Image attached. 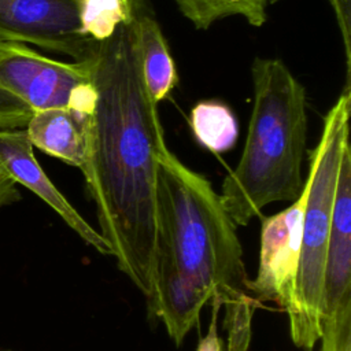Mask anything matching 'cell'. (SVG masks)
<instances>
[{
	"instance_id": "cell-1",
	"label": "cell",
	"mask_w": 351,
	"mask_h": 351,
	"mask_svg": "<svg viewBox=\"0 0 351 351\" xmlns=\"http://www.w3.org/2000/svg\"><path fill=\"white\" fill-rule=\"evenodd\" d=\"M95 103L88 115L82 173L96 206L100 234L118 267L156 317V174L167 147L158 104L143 77L134 23L128 16L92 55Z\"/></svg>"
},
{
	"instance_id": "cell-2",
	"label": "cell",
	"mask_w": 351,
	"mask_h": 351,
	"mask_svg": "<svg viewBox=\"0 0 351 351\" xmlns=\"http://www.w3.org/2000/svg\"><path fill=\"white\" fill-rule=\"evenodd\" d=\"M156 318L180 346L217 299L225 308L226 351H247L252 317L262 306L248 288L243 248L221 195L167 147L156 174Z\"/></svg>"
},
{
	"instance_id": "cell-3",
	"label": "cell",
	"mask_w": 351,
	"mask_h": 351,
	"mask_svg": "<svg viewBox=\"0 0 351 351\" xmlns=\"http://www.w3.org/2000/svg\"><path fill=\"white\" fill-rule=\"evenodd\" d=\"M254 104L240 160L222 184L221 200L236 225L273 202H293L304 181L307 138L306 90L281 59L255 58Z\"/></svg>"
},
{
	"instance_id": "cell-4",
	"label": "cell",
	"mask_w": 351,
	"mask_h": 351,
	"mask_svg": "<svg viewBox=\"0 0 351 351\" xmlns=\"http://www.w3.org/2000/svg\"><path fill=\"white\" fill-rule=\"evenodd\" d=\"M351 90L346 85L324 118L318 144L310 152L308 196L303 218L302 243L293 300L287 311L293 344L313 351L321 337L322 289L332 230L337 177L350 147Z\"/></svg>"
},
{
	"instance_id": "cell-5",
	"label": "cell",
	"mask_w": 351,
	"mask_h": 351,
	"mask_svg": "<svg viewBox=\"0 0 351 351\" xmlns=\"http://www.w3.org/2000/svg\"><path fill=\"white\" fill-rule=\"evenodd\" d=\"M0 85L33 112L70 108L90 114L95 103L92 56L80 62H62L44 56L22 43L1 38Z\"/></svg>"
},
{
	"instance_id": "cell-6",
	"label": "cell",
	"mask_w": 351,
	"mask_h": 351,
	"mask_svg": "<svg viewBox=\"0 0 351 351\" xmlns=\"http://www.w3.org/2000/svg\"><path fill=\"white\" fill-rule=\"evenodd\" d=\"M321 351H351V149L337 177L324 273Z\"/></svg>"
},
{
	"instance_id": "cell-7",
	"label": "cell",
	"mask_w": 351,
	"mask_h": 351,
	"mask_svg": "<svg viewBox=\"0 0 351 351\" xmlns=\"http://www.w3.org/2000/svg\"><path fill=\"white\" fill-rule=\"evenodd\" d=\"M0 38L62 52L75 62L92 56L97 41L81 25V0H0Z\"/></svg>"
},
{
	"instance_id": "cell-8",
	"label": "cell",
	"mask_w": 351,
	"mask_h": 351,
	"mask_svg": "<svg viewBox=\"0 0 351 351\" xmlns=\"http://www.w3.org/2000/svg\"><path fill=\"white\" fill-rule=\"evenodd\" d=\"M308 185L306 180L289 207L262 218L258 274L248 282L251 293L259 303L274 302L285 313L295 293Z\"/></svg>"
},
{
	"instance_id": "cell-9",
	"label": "cell",
	"mask_w": 351,
	"mask_h": 351,
	"mask_svg": "<svg viewBox=\"0 0 351 351\" xmlns=\"http://www.w3.org/2000/svg\"><path fill=\"white\" fill-rule=\"evenodd\" d=\"M33 145L25 129L0 130V160L11 177L43 199L62 219L89 245L103 255L112 256V250L104 237L93 229L69 203L60 191L48 178L37 162Z\"/></svg>"
},
{
	"instance_id": "cell-10",
	"label": "cell",
	"mask_w": 351,
	"mask_h": 351,
	"mask_svg": "<svg viewBox=\"0 0 351 351\" xmlns=\"http://www.w3.org/2000/svg\"><path fill=\"white\" fill-rule=\"evenodd\" d=\"M134 23L140 66L152 100L158 104L177 85V69L148 0H128Z\"/></svg>"
},
{
	"instance_id": "cell-11",
	"label": "cell",
	"mask_w": 351,
	"mask_h": 351,
	"mask_svg": "<svg viewBox=\"0 0 351 351\" xmlns=\"http://www.w3.org/2000/svg\"><path fill=\"white\" fill-rule=\"evenodd\" d=\"M88 115L70 108L34 111L25 128L33 147L82 169L86 159Z\"/></svg>"
},
{
	"instance_id": "cell-12",
	"label": "cell",
	"mask_w": 351,
	"mask_h": 351,
	"mask_svg": "<svg viewBox=\"0 0 351 351\" xmlns=\"http://www.w3.org/2000/svg\"><path fill=\"white\" fill-rule=\"evenodd\" d=\"M191 128L200 145L221 154L234 147L239 128L233 111L222 101H199L191 111Z\"/></svg>"
},
{
	"instance_id": "cell-13",
	"label": "cell",
	"mask_w": 351,
	"mask_h": 351,
	"mask_svg": "<svg viewBox=\"0 0 351 351\" xmlns=\"http://www.w3.org/2000/svg\"><path fill=\"white\" fill-rule=\"evenodd\" d=\"M180 12L199 30L228 16H243L251 26H263L269 0H173Z\"/></svg>"
},
{
	"instance_id": "cell-14",
	"label": "cell",
	"mask_w": 351,
	"mask_h": 351,
	"mask_svg": "<svg viewBox=\"0 0 351 351\" xmlns=\"http://www.w3.org/2000/svg\"><path fill=\"white\" fill-rule=\"evenodd\" d=\"M128 0H81V25L95 41L110 37L128 16Z\"/></svg>"
},
{
	"instance_id": "cell-15",
	"label": "cell",
	"mask_w": 351,
	"mask_h": 351,
	"mask_svg": "<svg viewBox=\"0 0 351 351\" xmlns=\"http://www.w3.org/2000/svg\"><path fill=\"white\" fill-rule=\"evenodd\" d=\"M33 111L0 85V130L25 129Z\"/></svg>"
},
{
	"instance_id": "cell-16",
	"label": "cell",
	"mask_w": 351,
	"mask_h": 351,
	"mask_svg": "<svg viewBox=\"0 0 351 351\" xmlns=\"http://www.w3.org/2000/svg\"><path fill=\"white\" fill-rule=\"evenodd\" d=\"M278 0H269V3H276ZM333 8L344 47L346 69H347V82L350 85V69H351V0H328Z\"/></svg>"
},
{
	"instance_id": "cell-17",
	"label": "cell",
	"mask_w": 351,
	"mask_h": 351,
	"mask_svg": "<svg viewBox=\"0 0 351 351\" xmlns=\"http://www.w3.org/2000/svg\"><path fill=\"white\" fill-rule=\"evenodd\" d=\"M211 324L208 328L207 335L200 339L199 346L196 348V351H223V340L219 337L218 335V325H217V319H218V313L219 308L222 307L221 303L217 299H211Z\"/></svg>"
},
{
	"instance_id": "cell-18",
	"label": "cell",
	"mask_w": 351,
	"mask_h": 351,
	"mask_svg": "<svg viewBox=\"0 0 351 351\" xmlns=\"http://www.w3.org/2000/svg\"><path fill=\"white\" fill-rule=\"evenodd\" d=\"M18 200H21V193L16 188V181L0 160V207L12 204Z\"/></svg>"
},
{
	"instance_id": "cell-19",
	"label": "cell",
	"mask_w": 351,
	"mask_h": 351,
	"mask_svg": "<svg viewBox=\"0 0 351 351\" xmlns=\"http://www.w3.org/2000/svg\"><path fill=\"white\" fill-rule=\"evenodd\" d=\"M223 351H225V350H223Z\"/></svg>"
}]
</instances>
